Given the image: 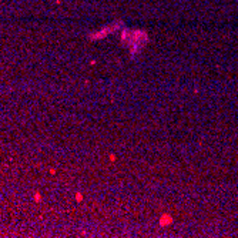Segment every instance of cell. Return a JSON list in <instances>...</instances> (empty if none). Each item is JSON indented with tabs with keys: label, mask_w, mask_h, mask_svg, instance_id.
Segmentation results:
<instances>
[{
	"label": "cell",
	"mask_w": 238,
	"mask_h": 238,
	"mask_svg": "<svg viewBox=\"0 0 238 238\" xmlns=\"http://www.w3.org/2000/svg\"><path fill=\"white\" fill-rule=\"evenodd\" d=\"M171 221V217H168V215H163V218L160 220V224L161 225H167V222Z\"/></svg>",
	"instance_id": "1"
}]
</instances>
